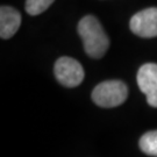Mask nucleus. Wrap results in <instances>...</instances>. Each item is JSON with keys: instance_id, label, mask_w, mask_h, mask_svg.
Here are the masks:
<instances>
[{"instance_id": "6e6552de", "label": "nucleus", "mask_w": 157, "mask_h": 157, "mask_svg": "<svg viewBox=\"0 0 157 157\" xmlns=\"http://www.w3.org/2000/svg\"><path fill=\"white\" fill-rule=\"evenodd\" d=\"M55 0H27L26 12L30 15H37L43 13Z\"/></svg>"}, {"instance_id": "7ed1b4c3", "label": "nucleus", "mask_w": 157, "mask_h": 157, "mask_svg": "<svg viewBox=\"0 0 157 157\" xmlns=\"http://www.w3.org/2000/svg\"><path fill=\"white\" fill-rule=\"evenodd\" d=\"M54 72L57 80L67 87H76L84 79L82 64L71 57H61L55 63Z\"/></svg>"}, {"instance_id": "f257e3e1", "label": "nucleus", "mask_w": 157, "mask_h": 157, "mask_svg": "<svg viewBox=\"0 0 157 157\" xmlns=\"http://www.w3.org/2000/svg\"><path fill=\"white\" fill-rule=\"evenodd\" d=\"M78 34L82 37L85 52L92 58H101L109 47V40L99 20L86 15L78 23Z\"/></svg>"}, {"instance_id": "f03ea898", "label": "nucleus", "mask_w": 157, "mask_h": 157, "mask_svg": "<svg viewBox=\"0 0 157 157\" xmlns=\"http://www.w3.org/2000/svg\"><path fill=\"white\" fill-rule=\"evenodd\" d=\"M128 89L121 80H106L98 84L92 92V100L95 105L105 108L117 107L126 101Z\"/></svg>"}, {"instance_id": "0eeeda50", "label": "nucleus", "mask_w": 157, "mask_h": 157, "mask_svg": "<svg viewBox=\"0 0 157 157\" xmlns=\"http://www.w3.org/2000/svg\"><path fill=\"white\" fill-rule=\"evenodd\" d=\"M139 146L144 154L157 157V130H151L142 135Z\"/></svg>"}, {"instance_id": "423d86ee", "label": "nucleus", "mask_w": 157, "mask_h": 157, "mask_svg": "<svg viewBox=\"0 0 157 157\" xmlns=\"http://www.w3.org/2000/svg\"><path fill=\"white\" fill-rule=\"evenodd\" d=\"M21 25V14L13 7L2 6L0 10V36L7 40L17 32Z\"/></svg>"}, {"instance_id": "20e7f679", "label": "nucleus", "mask_w": 157, "mask_h": 157, "mask_svg": "<svg viewBox=\"0 0 157 157\" xmlns=\"http://www.w3.org/2000/svg\"><path fill=\"white\" fill-rule=\"evenodd\" d=\"M132 32L140 37H156L157 36V8L150 7L136 13L129 22Z\"/></svg>"}, {"instance_id": "39448f33", "label": "nucleus", "mask_w": 157, "mask_h": 157, "mask_svg": "<svg viewBox=\"0 0 157 157\" xmlns=\"http://www.w3.org/2000/svg\"><path fill=\"white\" fill-rule=\"evenodd\" d=\"M137 85L147 97L148 104L157 107V64L147 63L139 69Z\"/></svg>"}]
</instances>
